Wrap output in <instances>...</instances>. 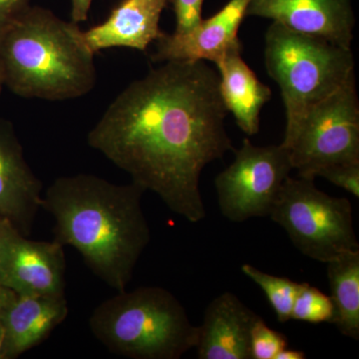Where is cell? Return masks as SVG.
Wrapping results in <instances>:
<instances>
[{
  "mask_svg": "<svg viewBox=\"0 0 359 359\" xmlns=\"http://www.w3.org/2000/svg\"><path fill=\"white\" fill-rule=\"evenodd\" d=\"M359 198V162L340 163L321 168L316 174Z\"/></svg>",
  "mask_w": 359,
  "mask_h": 359,
  "instance_id": "obj_21",
  "label": "cell"
},
{
  "mask_svg": "<svg viewBox=\"0 0 359 359\" xmlns=\"http://www.w3.org/2000/svg\"><path fill=\"white\" fill-rule=\"evenodd\" d=\"M334 309L332 299L308 283H302L297 292L290 320L318 325L332 323Z\"/></svg>",
  "mask_w": 359,
  "mask_h": 359,
  "instance_id": "obj_19",
  "label": "cell"
},
{
  "mask_svg": "<svg viewBox=\"0 0 359 359\" xmlns=\"http://www.w3.org/2000/svg\"><path fill=\"white\" fill-rule=\"evenodd\" d=\"M63 245L37 242L0 219V283L18 294H65Z\"/></svg>",
  "mask_w": 359,
  "mask_h": 359,
  "instance_id": "obj_9",
  "label": "cell"
},
{
  "mask_svg": "<svg viewBox=\"0 0 359 359\" xmlns=\"http://www.w3.org/2000/svg\"><path fill=\"white\" fill-rule=\"evenodd\" d=\"M67 316L65 294H16L0 316L6 334L4 359L20 358L39 346Z\"/></svg>",
  "mask_w": 359,
  "mask_h": 359,
  "instance_id": "obj_14",
  "label": "cell"
},
{
  "mask_svg": "<svg viewBox=\"0 0 359 359\" xmlns=\"http://www.w3.org/2000/svg\"><path fill=\"white\" fill-rule=\"evenodd\" d=\"M327 278L334 304V325L340 334L359 339V250L328 262Z\"/></svg>",
  "mask_w": 359,
  "mask_h": 359,
  "instance_id": "obj_17",
  "label": "cell"
},
{
  "mask_svg": "<svg viewBox=\"0 0 359 359\" xmlns=\"http://www.w3.org/2000/svg\"><path fill=\"white\" fill-rule=\"evenodd\" d=\"M241 269L248 278L263 290L278 320L282 323L290 320L292 306L302 283L283 276L264 273L249 264H243Z\"/></svg>",
  "mask_w": 359,
  "mask_h": 359,
  "instance_id": "obj_18",
  "label": "cell"
},
{
  "mask_svg": "<svg viewBox=\"0 0 359 359\" xmlns=\"http://www.w3.org/2000/svg\"><path fill=\"white\" fill-rule=\"evenodd\" d=\"M259 316L237 295L219 294L208 304L198 325V358L252 359L250 332Z\"/></svg>",
  "mask_w": 359,
  "mask_h": 359,
  "instance_id": "obj_13",
  "label": "cell"
},
{
  "mask_svg": "<svg viewBox=\"0 0 359 359\" xmlns=\"http://www.w3.org/2000/svg\"><path fill=\"white\" fill-rule=\"evenodd\" d=\"M32 6V0H0V33Z\"/></svg>",
  "mask_w": 359,
  "mask_h": 359,
  "instance_id": "obj_23",
  "label": "cell"
},
{
  "mask_svg": "<svg viewBox=\"0 0 359 359\" xmlns=\"http://www.w3.org/2000/svg\"><path fill=\"white\" fill-rule=\"evenodd\" d=\"M269 217L287 231L302 254L314 261L327 264L359 250L351 202L318 190L313 180L287 177Z\"/></svg>",
  "mask_w": 359,
  "mask_h": 359,
  "instance_id": "obj_6",
  "label": "cell"
},
{
  "mask_svg": "<svg viewBox=\"0 0 359 359\" xmlns=\"http://www.w3.org/2000/svg\"><path fill=\"white\" fill-rule=\"evenodd\" d=\"M43 184L27 164L13 124L0 118V217L22 235L41 209Z\"/></svg>",
  "mask_w": 359,
  "mask_h": 359,
  "instance_id": "obj_12",
  "label": "cell"
},
{
  "mask_svg": "<svg viewBox=\"0 0 359 359\" xmlns=\"http://www.w3.org/2000/svg\"><path fill=\"white\" fill-rule=\"evenodd\" d=\"M252 0H230L212 18L202 20L191 32L164 34L157 40L154 62L211 61L218 62L226 54L243 51L238 37Z\"/></svg>",
  "mask_w": 359,
  "mask_h": 359,
  "instance_id": "obj_11",
  "label": "cell"
},
{
  "mask_svg": "<svg viewBox=\"0 0 359 359\" xmlns=\"http://www.w3.org/2000/svg\"><path fill=\"white\" fill-rule=\"evenodd\" d=\"M92 1L93 0H71V21L79 25L88 20Z\"/></svg>",
  "mask_w": 359,
  "mask_h": 359,
  "instance_id": "obj_24",
  "label": "cell"
},
{
  "mask_svg": "<svg viewBox=\"0 0 359 359\" xmlns=\"http://www.w3.org/2000/svg\"><path fill=\"white\" fill-rule=\"evenodd\" d=\"M4 339H6V334H4V325L0 320V359H4Z\"/></svg>",
  "mask_w": 359,
  "mask_h": 359,
  "instance_id": "obj_27",
  "label": "cell"
},
{
  "mask_svg": "<svg viewBox=\"0 0 359 359\" xmlns=\"http://www.w3.org/2000/svg\"><path fill=\"white\" fill-rule=\"evenodd\" d=\"M2 86H4V83H2L1 77H0V93H1Z\"/></svg>",
  "mask_w": 359,
  "mask_h": 359,
  "instance_id": "obj_28",
  "label": "cell"
},
{
  "mask_svg": "<svg viewBox=\"0 0 359 359\" xmlns=\"http://www.w3.org/2000/svg\"><path fill=\"white\" fill-rule=\"evenodd\" d=\"M215 65L219 69V91L226 111L233 115L244 133L257 134L262 108L271 100V89L243 60L242 51L231 52Z\"/></svg>",
  "mask_w": 359,
  "mask_h": 359,
  "instance_id": "obj_16",
  "label": "cell"
},
{
  "mask_svg": "<svg viewBox=\"0 0 359 359\" xmlns=\"http://www.w3.org/2000/svg\"><path fill=\"white\" fill-rule=\"evenodd\" d=\"M169 0H122L107 20L82 32L85 43L94 54L103 49L126 47L146 51L164 34L160 18Z\"/></svg>",
  "mask_w": 359,
  "mask_h": 359,
  "instance_id": "obj_15",
  "label": "cell"
},
{
  "mask_svg": "<svg viewBox=\"0 0 359 359\" xmlns=\"http://www.w3.org/2000/svg\"><path fill=\"white\" fill-rule=\"evenodd\" d=\"M235 161L215 181L219 208L224 218L242 223L269 217L283 184L292 172L289 149L255 146L245 139Z\"/></svg>",
  "mask_w": 359,
  "mask_h": 359,
  "instance_id": "obj_8",
  "label": "cell"
},
{
  "mask_svg": "<svg viewBox=\"0 0 359 359\" xmlns=\"http://www.w3.org/2000/svg\"><path fill=\"white\" fill-rule=\"evenodd\" d=\"M1 218H2V217H0V219H1Z\"/></svg>",
  "mask_w": 359,
  "mask_h": 359,
  "instance_id": "obj_29",
  "label": "cell"
},
{
  "mask_svg": "<svg viewBox=\"0 0 359 359\" xmlns=\"http://www.w3.org/2000/svg\"><path fill=\"white\" fill-rule=\"evenodd\" d=\"M264 57L269 76L282 92L287 114L282 145L289 149L308 111L355 73L353 52L273 21L266 32Z\"/></svg>",
  "mask_w": 359,
  "mask_h": 359,
  "instance_id": "obj_5",
  "label": "cell"
},
{
  "mask_svg": "<svg viewBox=\"0 0 359 359\" xmlns=\"http://www.w3.org/2000/svg\"><path fill=\"white\" fill-rule=\"evenodd\" d=\"M89 327L111 353L133 359L181 358L199 332L179 299L159 287L118 292L94 309Z\"/></svg>",
  "mask_w": 359,
  "mask_h": 359,
  "instance_id": "obj_4",
  "label": "cell"
},
{
  "mask_svg": "<svg viewBox=\"0 0 359 359\" xmlns=\"http://www.w3.org/2000/svg\"><path fill=\"white\" fill-rule=\"evenodd\" d=\"M285 347H287L285 335L268 327L263 318L259 316L250 332L252 359H275Z\"/></svg>",
  "mask_w": 359,
  "mask_h": 359,
  "instance_id": "obj_20",
  "label": "cell"
},
{
  "mask_svg": "<svg viewBox=\"0 0 359 359\" xmlns=\"http://www.w3.org/2000/svg\"><path fill=\"white\" fill-rule=\"evenodd\" d=\"M145 192L133 182L116 185L93 175L60 177L47 188L41 209L55 221L54 240L74 248L95 276L123 292L150 242L141 205Z\"/></svg>",
  "mask_w": 359,
  "mask_h": 359,
  "instance_id": "obj_2",
  "label": "cell"
},
{
  "mask_svg": "<svg viewBox=\"0 0 359 359\" xmlns=\"http://www.w3.org/2000/svg\"><path fill=\"white\" fill-rule=\"evenodd\" d=\"M15 295V292L0 283V316L4 313V309L8 306V304L13 301Z\"/></svg>",
  "mask_w": 359,
  "mask_h": 359,
  "instance_id": "obj_25",
  "label": "cell"
},
{
  "mask_svg": "<svg viewBox=\"0 0 359 359\" xmlns=\"http://www.w3.org/2000/svg\"><path fill=\"white\" fill-rule=\"evenodd\" d=\"M0 77L23 98H79L96 84L94 53L77 23L30 6L0 33Z\"/></svg>",
  "mask_w": 359,
  "mask_h": 359,
  "instance_id": "obj_3",
  "label": "cell"
},
{
  "mask_svg": "<svg viewBox=\"0 0 359 359\" xmlns=\"http://www.w3.org/2000/svg\"><path fill=\"white\" fill-rule=\"evenodd\" d=\"M292 169L314 180L321 168L359 162V103L355 73L339 90L313 105L289 148Z\"/></svg>",
  "mask_w": 359,
  "mask_h": 359,
  "instance_id": "obj_7",
  "label": "cell"
},
{
  "mask_svg": "<svg viewBox=\"0 0 359 359\" xmlns=\"http://www.w3.org/2000/svg\"><path fill=\"white\" fill-rule=\"evenodd\" d=\"M306 358V353L302 351L289 349L285 347L282 351L278 353L275 359H304Z\"/></svg>",
  "mask_w": 359,
  "mask_h": 359,
  "instance_id": "obj_26",
  "label": "cell"
},
{
  "mask_svg": "<svg viewBox=\"0 0 359 359\" xmlns=\"http://www.w3.org/2000/svg\"><path fill=\"white\" fill-rule=\"evenodd\" d=\"M173 6L176 16L177 33L193 30L202 21V8L204 0H169Z\"/></svg>",
  "mask_w": 359,
  "mask_h": 359,
  "instance_id": "obj_22",
  "label": "cell"
},
{
  "mask_svg": "<svg viewBox=\"0 0 359 359\" xmlns=\"http://www.w3.org/2000/svg\"><path fill=\"white\" fill-rule=\"evenodd\" d=\"M219 73L205 61H167L129 84L87 141L132 182L190 223L205 218L200 177L233 150Z\"/></svg>",
  "mask_w": 359,
  "mask_h": 359,
  "instance_id": "obj_1",
  "label": "cell"
},
{
  "mask_svg": "<svg viewBox=\"0 0 359 359\" xmlns=\"http://www.w3.org/2000/svg\"><path fill=\"white\" fill-rule=\"evenodd\" d=\"M245 16L269 18L344 48H351L355 25L351 0H252Z\"/></svg>",
  "mask_w": 359,
  "mask_h": 359,
  "instance_id": "obj_10",
  "label": "cell"
}]
</instances>
